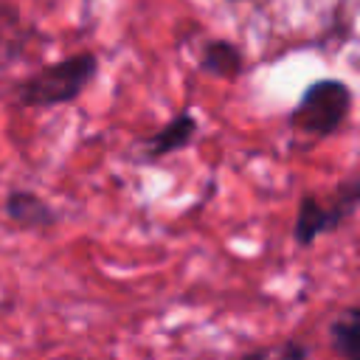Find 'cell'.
<instances>
[{
    "mask_svg": "<svg viewBox=\"0 0 360 360\" xmlns=\"http://www.w3.org/2000/svg\"><path fill=\"white\" fill-rule=\"evenodd\" d=\"M202 68L217 76H236L242 70V53H239V48H233L225 39L208 42L205 53H202Z\"/></svg>",
    "mask_w": 360,
    "mask_h": 360,
    "instance_id": "52a82bcc",
    "label": "cell"
},
{
    "mask_svg": "<svg viewBox=\"0 0 360 360\" xmlns=\"http://www.w3.org/2000/svg\"><path fill=\"white\" fill-rule=\"evenodd\" d=\"M6 211L20 225H48V222H53V211L31 191H14L8 197Z\"/></svg>",
    "mask_w": 360,
    "mask_h": 360,
    "instance_id": "5b68a950",
    "label": "cell"
},
{
    "mask_svg": "<svg viewBox=\"0 0 360 360\" xmlns=\"http://www.w3.org/2000/svg\"><path fill=\"white\" fill-rule=\"evenodd\" d=\"M332 343L343 357L360 360V307L346 309L335 323H332Z\"/></svg>",
    "mask_w": 360,
    "mask_h": 360,
    "instance_id": "8992f818",
    "label": "cell"
},
{
    "mask_svg": "<svg viewBox=\"0 0 360 360\" xmlns=\"http://www.w3.org/2000/svg\"><path fill=\"white\" fill-rule=\"evenodd\" d=\"M93 73H96L93 53H79V56L53 62L20 84V101L28 107L65 104L82 93V87L93 79Z\"/></svg>",
    "mask_w": 360,
    "mask_h": 360,
    "instance_id": "6da1fadb",
    "label": "cell"
},
{
    "mask_svg": "<svg viewBox=\"0 0 360 360\" xmlns=\"http://www.w3.org/2000/svg\"><path fill=\"white\" fill-rule=\"evenodd\" d=\"M357 205H360V180H346L326 200L304 197L295 219V242L312 245L321 233L335 231Z\"/></svg>",
    "mask_w": 360,
    "mask_h": 360,
    "instance_id": "3957f363",
    "label": "cell"
},
{
    "mask_svg": "<svg viewBox=\"0 0 360 360\" xmlns=\"http://www.w3.org/2000/svg\"><path fill=\"white\" fill-rule=\"evenodd\" d=\"M194 132H197V121H194L191 115H177V118H172V121L149 141V155H152V158H160V155L177 152V149H183V146L191 143Z\"/></svg>",
    "mask_w": 360,
    "mask_h": 360,
    "instance_id": "277c9868",
    "label": "cell"
},
{
    "mask_svg": "<svg viewBox=\"0 0 360 360\" xmlns=\"http://www.w3.org/2000/svg\"><path fill=\"white\" fill-rule=\"evenodd\" d=\"M349 104H352V93L343 82H338V79L315 82L301 96V101L292 112V124L312 135H329L343 124Z\"/></svg>",
    "mask_w": 360,
    "mask_h": 360,
    "instance_id": "7a4b0ae2",
    "label": "cell"
}]
</instances>
